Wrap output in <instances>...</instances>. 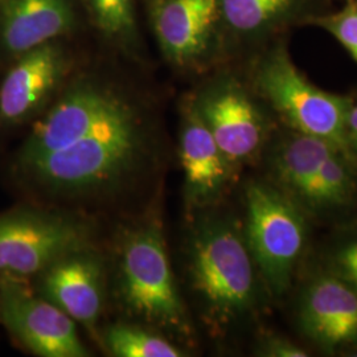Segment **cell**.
<instances>
[{"mask_svg":"<svg viewBox=\"0 0 357 357\" xmlns=\"http://www.w3.org/2000/svg\"><path fill=\"white\" fill-rule=\"evenodd\" d=\"M162 156L125 98L79 82L35 123L16 156V171L59 209L97 208L141 188Z\"/></svg>","mask_w":357,"mask_h":357,"instance_id":"6da1fadb","label":"cell"},{"mask_svg":"<svg viewBox=\"0 0 357 357\" xmlns=\"http://www.w3.org/2000/svg\"><path fill=\"white\" fill-rule=\"evenodd\" d=\"M113 293L121 311L171 339L191 344L193 327L167 252L163 224L151 212L118 234Z\"/></svg>","mask_w":357,"mask_h":357,"instance_id":"7a4b0ae2","label":"cell"},{"mask_svg":"<svg viewBox=\"0 0 357 357\" xmlns=\"http://www.w3.org/2000/svg\"><path fill=\"white\" fill-rule=\"evenodd\" d=\"M187 246L188 281L205 321L220 332L250 315L258 303L257 268L237 222L203 217Z\"/></svg>","mask_w":357,"mask_h":357,"instance_id":"3957f363","label":"cell"},{"mask_svg":"<svg viewBox=\"0 0 357 357\" xmlns=\"http://www.w3.org/2000/svg\"><path fill=\"white\" fill-rule=\"evenodd\" d=\"M243 236L268 293L289 290L306 249V211L274 183L250 181L245 190Z\"/></svg>","mask_w":357,"mask_h":357,"instance_id":"277c9868","label":"cell"},{"mask_svg":"<svg viewBox=\"0 0 357 357\" xmlns=\"http://www.w3.org/2000/svg\"><path fill=\"white\" fill-rule=\"evenodd\" d=\"M351 163L331 142L295 131L278 143L270 158L274 184L314 213L352 203L356 181Z\"/></svg>","mask_w":357,"mask_h":357,"instance_id":"5b68a950","label":"cell"},{"mask_svg":"<svg viewBox=\"0 0 357 357\" xmlns=\"http://www.w3.org/2000/svg\"><path fill=\"white\" fill-rule=\"evenodd\" d=\"M88 218L65 209L20 208L0 215V278L36 277L60 257L94 246Z\"/></svg>","mask_w":357,"mask_h":357,"instance_id":"8992f818","label":"cell"},{"mask_svg":"<svg viewBox=\"0 0 357 357\" xmlns=\"http://www.w3.org/2000/svg\"><path fill=\"white\" fill-rule=\"evenodd\" d=\"M255 84L273 109L295 132L331 142L351 159L345 123L352 101L311 84L283 51L259 65Z\"/></svg>","mask_w":357,"mask_h":357,"instance_id":"52a82bcc","label":"cell"},{"mask_svg":"<svg viewBox=\"0 0 357 357\" xmlns=\"http://www.w3.org/2000/svg\"><path fill=\"white\" fill-rule=\"evenodd\" d=\"M0 320L36 356H90L76 321L31 287L26 280L0 278Z\"/></svg>","mask_w":357,"mask_h":357,"instance_id":"ba28073f","label":"cell"},{"mask_svg":"<svg viewBox=\"0 0 357 357\" xmlns=\"http://www.w3.org/2000/svg\"><path fill=\"white\" fill-rule=\"evenodd\" d=\"M36 278L38 293L86 328L93 337L98 336L107 271L102 255L94 246L60 257Z\"/></svg>","mask_w":357,"mask_h":357,"instance_id":"9c48e42d","label":"cell"},{"mask_svg":"<svg viewBox=\"0 0 357 357\" xmlns=\"http://www.w3.org/2000/svg\"><path fill=\"white\" fill-rule=\"evenodd\" d=\"M230 165L255 162L268 139V125L255 103L233 82L209 90L195 105Z\"/></svg>","mask_w":357,"mask_h":357,"instance_id":"30bf717a","label":"cell"},{"mask_svg":"<svg viewBox=\"0 0 357 357\" xmlns=\"http://www.w3.org/2000/svg\"><path fill=\"white\" fill-rule=\"evenodd\" d=\"M301 332L324 352L357 351V291L331 273L308 282L299 298Z\"/></svg>","mask_w":357,"mask_h":357,"instance_id":"8fae6325","label":"cell"},{"mask_svg":"<svg viewBox=\"0 0 357 357\" xmlns=\"http://www.w3.org/2000/svg\"><path fill=\"white\" fill-rule=\"evenodd\" d=\"M178 159L184 176V197L190 211H203L224 196L237 169L217 146L196 106L183 118Z\"/></svg>","mask_w":357,"mask_h":357,"instance_id":"7c38bea8","label":"cell"},{"mask_svg":"<svg viewBox=\"0 0 357 357\" xmlns=\"http://www.w3.org/2000/svg\"><path fill=\"white\" fill-rule=\"evenodd\" d=\"M64 57L43 44L23 53L0 86V123L13 125L36 112L64 73Z\"/></svg>","mask_w":357,"mask_h":357,"instance_id":"4fadbf2b","label":"cell"},{"mask_svg":"<svg viewBox=\"0 0 357 357\" xmlns=\"http://www.w3.org/2000/svg\"><path fill=\"white\" fill-rule=\"evenodd\" d=\"M218 0H169L156 16L167 54L185 64L203 54L218 13Z\"/></svg>","mask_w":357,"mask_h":357,"instance_id":"5bb4252c","label":"cell"},{"mask_svg":"<svg viewBox=\"0 0 357 357\" xmlns=\"http://www.w3.org/2000/svg\"><path fill=\"white\" fill-rule=\"evenodd\" d=\"M72 23L66 0H8L3 10L1 38L13 53H26L61 35Z\"/></svg>","mask_w":357,"mask_h":357,"instance_id":"9a60e30c","label":"cell"},{"mask_svg":"<svg viewBox=\"0 0 357 357\" xmlns=\"http://www.w3.org/2000/svg\"><path fill=\"white\" fill-rule=\"evenodd\" d=\"M102 343L115 357H183L185 351L160 332L139 323H115L103 331Z\"/></svg>","mask_w":357,"mask_h":357,"instance_id":"2e32d148","label":"cell"},{"mask_svg":"<svg viewBox=\"0 0 357 357\" xmlns=\"http://www.w3.org/2000/svg\"><path fill=\"white\" fill-rule=\"evenodd\" d=\"M221 11L238 31H255L286 13L293 0H221Z\"/></svg>","mask_w":357,"mask_h":357,"instance_id":"e0dca14e","label":"cell"},{"mask_svg":"<svg viewBox=\"0 0 357 357\" xmlns=\"http://www.w3.org/2000/svg\"><path fill=\"white\" fill-rule=\"evenodd\" d=\"M314 24L337 38L357 63V1L351 0L339 13L314 19Z\"/></svg>","mask_w":357,"mask_h":357,"instance_id":"ac0fdd59","label":"cell"},{"mask_svg":"<svg viewBox=\"0 0 357 357\" xmlns=\"http://www.w3.org/2000/svg\"><path fill=\"white\" fill-rule=\"evenodd\" d=\"M100 26L110 33L128 31L132 23L131 0H91Z\"/></svg>","mask_w":357,"mask_h":357,"instance_id":"d6986e66","label":"cell"},{"mask_svg":"<svg viewBox=\"0 0 357 357\" xmlns=\"http://www.w3.org/2000/svg\"><path fill=\"white\" fill-rule=\"evenodd\" d=\"M328 273L348 283L357 291V233L335 246L330 257Z\"/></svg>","mask_w":357,"mask_h":357,"instance_id":"ffe728a7","label":"cell"},{"mask_svg":"<svg viewBox=\"0 0 357 357\" xmlns=\"http://www.w3.org/2000/svg\"><path fill=\"white\" fill-rule=\"evenodd\" d=\"M255 354L262 357H307L306 349L287 337L277 333H266L257 342Z\"/></svg>","mask_w":357,"mask_h":357,"instance_id":"44dd1931","label":"cell"},{"mask_svg":"<svg viewBox=\"0 0 357 357\" xmlns=\"http://www.w3.org/2000/svg\"><path fill=\"white\" fill-rule=\"evenodd\" d=\"M345 138L348 153L351 155L352 162L357 160V102H352L348 110L345 123Z\"/></svg>","mask_w":357,"mask_h":357,"instance_id":"7402d4cb","label":"cell"}]
</instances>
